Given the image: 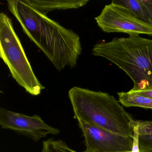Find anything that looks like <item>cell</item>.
I'll return each instance as SVG.
<instances>
[{
	"mask_svg": "<svg viewBox=\"0 0 152 152\" xmlns=\"http://www.w3.org/2000/svg\"><path fill=\"white\" fill-rule=\"evenodd\" d=\"M10 12L25 33L47 56L56 69L72 68L82 51L80 36L47 15L35 9L24 0L7 1Z\"/></svg>",
	"mask_w": 152,
	"mask_h": 152,
	"instance_id": "6da1fadb",
	"label": "cell"
},
{
	"mask_svg": "<svg viewBox=\"0 0 152 152\" xmlns=\"http://www.w3.org/2000/svg\"><path fill=\"white\" fill-rule=\"evenodd\" d=\"M74 118L110 132L133 138L135 121L114 97L74 87L68 91Z\"/></svg>",
	"mask_w": 152,
	"mask_h": 152,
	"instance_id": "7a4b0ae2",
	"label": "cell"
},
{
	"mask_svg": "<svg viewBox=\"0 0 152 152\" xmlns=\"http://www.w3.org/2000/svg\"><path fill=\"white\" fill-rule=\"evenodd\" d=\"M92 55L113 63L132 79L130 91L152 88V40L132 34L96 43Z\"/></svg>",
	"mask_w": 152,
	"mask_h": 152,
	"instance_id": "3957f363",
	"label": "cell"
},
{
	"mask_svg": "<svg viewBox=\"0 0 152 152\" xmlns=\"http://www.w3.org/2000/svg\"><path fill=\"white\" fill-rule=\"evenodd\" d=\"M0 57L26 92L37 96L45 88L34 72L11 19L4 13L0 14Z\"/></svg>",
	"mask_w": 152,
	"mask_h": 152,
	"instance_id": "277c9868",
	"label": "cell"
},
{
	"mask_svg": "<svg viewBox=\"0 0 152 152\" xmlns=\"http://www.w3.org/2000/svg\"><path fill=\"white\" fill-rule=\"evenodd\" d=\"M95 20L99 27L106 33L145 34L152 36V26L133 15L128 9L114 0L106 5Z\"/></svg>",
	"mask_w": 152,
	"mask_h": 152,
	"instance_id": "5b68a950",
	"label": "cell"
},
{
	"mask_svg": "<svg viewBox=\"0 0 152 152\" xmlns=\"http://www.w3.org/2000/svg\"><path fill=\"white\" fill-rule=\"evenodd\" d=\"M78 125L84 137L86 150L84 152H130L133 138L110 132L82 121Z\"/></svg>",
	"mask_w": 152,
	"mask_h": 152,
	"instance_id": "8992f818",
	"label": "cell"
},
{
	"mask_svg": "<svg viewBox=\"0 0 152 152\" xmlns=\"http://www.w3.org/2000/svg\"><path fill=\"white\" fill-rule=\"evenodd\" d=\"M0 125L2 129L11 130L31 139L40 140L48 134L57 135L60 130L48 125L39 115L32 116L0 108Z\"/></svg>",
	"mask_w": 152,
	"mask_h": 152,
	"instance_id": "52a82bcc",
	"label": "cell"
},
{
	"mask_svg": "<svg viewBox=\"0 0 152 152\" xmlns=\"http://www.w3.org/2000/svg\"><path fill=\"white\" fill-rule=\"evenodd\" d=\"M24 1L41 13L47 15L48 12L56 10L73 9L83 7L88 0H24Z\"/></svg>",
	"mask_w": 152,
	"mask_h": 152,
	"instance_id": "ba28073f",
	"label": "cell"
},
{
	"mask_svg": "<svg viewBox=\"0 0 152 152\" xmlns=\"http://www.w3.org/2000/svg\"><path fill=\"white\" fill-rule=\"evenodd\" d=\"M119 102L125 107H137L152 109V99L134 92H118Z\"/></svg>",
	"mask_w": 152,
	"mask_h": 152,
	"instance_id": "9c48e42d",
	"label": "cell"
},
{
	"mask_svg": "<svg viewBox=\"0 0 152 152\" xmlns=\"http://www.w3.org/2000/svg\"><path fill=\"white\" fill-rule=\"evenodd\" d=\"M139 132V146L141 150L152 151V121H136Z\"/></svg>",
	"mask_w": 152,
	"mask_h": 152,
	"instance_id": "30bf717a",
	"label": "cell"
},
{
	"mask_svg": "<svg viewBox=\"0 0 152 152\" xmlns=\"http://www.w3.org/2000/svg\"><path fill=\"white\" fill-rule=\"evenodd\" d=\"M117 3L128 9L137 18L152 26V22L148 15L144 10L140 0H115Z\"/></svg>",
	"mask_w": 152,
	"mask_h": 152,
	"instance_id": "8fae6325",
	"label": "cell"
},
{
	"mask_svg": "<svg viewBox=\"0 0 152 152\" xmlns=\"http://www.w3.org/2000/svg\"><path fill=\"white\" fill-rule=\"evenodd\" d=\"M41 152H77L61 140L49 138L42 142Z\"/></svg>",
	"mask_w": 152,
	"mask_h": 152,
	"instance_id": "7c38bea8",
	"label": "cell"
},
{
	"mask_svg": "<svg viewBox=\"0 0 152 152\" xmlns=\"http://www.w3.org/2000/svg\"><path fill=\"white\" fill-rule=\"evenodd\" d=\"M140 2L152 22V0H140Z\"/></svg>",
	"mask_w": 152,
	"mask_h": 152,
	"instance_id": "4fadbf2b",
	"label": "cell"
},
{
	"mask_svg": "<svg viewBox=\"0 0 152 152\" xmlns=\"http://www.w3.org/2000/svg\"><path fill=\"white\" fill-rule=\"evenodd\" d=\"M130 92H134L136 94H138L140 96H144L146 97L152 99V88L144 90L138 91H131Z\"/></svg>",
	"mask_w": 152,
	"mask_h": 152,
	"instance_id": "5bb4252c",
	"label": "cell"
},
{
	"mask_svg": "<svg viewBox=\"0 0 152 152\" xmlns=\"http://www.w3.org/2000/svg\"><path fill=\"white\" fill-rule=\"evenodd\" d=\"M139 152H152V151H146V150H140L139 149Z\"/></svg>",
	"mask_w": 152,
	"mask_h": 152,
	"instance_id": "9a60e30c",
	"label": "cell"
},
{
	"mask_svg": "<svg viewBox=\"0 0 152 152\" xmlns=\"http://www.w3.org/2000/svg\"></svg>",
	"mask_w": 152,
	"mask_h": 152,
	"instance_id": "2e32d148",
	"label": "cell"
}]
</instances>
